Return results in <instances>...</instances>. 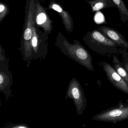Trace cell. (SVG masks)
Instances as JSON below:
<instances>
[{"mask_svg":"<svg viewBox=\"0 0 128 128\" xmlns=\"http://www.w3.org/2000/svg\"><path fill=\"white\" fill-rule=\"evenodd\" d=\"M55 46L72 60L90 71H95L90 54L78 40H74L73 43H70L62 33L59 32L56 37Z\"/></svg>","mask_w":128,"mask_h":128,"instance_id":"cell-1","label":"cell"},{"mask_svg":"<svg viewBox=\"0 0 128 128\" xmlns=\"http://www.w3.org/2000/svg\"><path fill=\"white\" fill-rule=\"evenodd\" d=\"M34 12V0H26L24 24L21 38L20 47L19 49L21 53L22 60L27 63L28 67L33 59L31 42L35 25Z\"/></svg>","mask_w":128,"mask_h":128,"instance_id":"cell-2","label":"cell"},{"mask_svg":"<svg viewBox=\"0 0 128 128\" xmlns=\"http://www.w3.org/2000/svg\"><path fill=\"white\" fill-rule=\"evenodd\" d=\"M83 41L90 50L102 56L110 57L119 52V46L98 29L88 31L84 36Z\"/></svg>","mask_w":128,"mask_h":128,"instance_id":"cell-3","label":"cell"},{"mask_svg":"<svg viewBox=\"0 0 128 128\" xmlns=\"http://www.w3.org/2000/svg\"><path fill=\"white\" fill-rule=\"evenodd\" d=\"M13 84V77L10 70L9 61L2 45L0 46V92H2L8 101L13 96L11 87Z\"/></svg>","mask_w":128,"mask_h":128,"instance_id":"cell-4","label":"cell"},{"mask_svg":"<svg viewBox=\"0 0 128 128\" xmlns=\"http://www.w3.org/2000/svg\"><path fill=\"white\" fill-rule=\"evenodd\" d=\"M92 119L96 121L116 123L128 120V104L120 103L94 115Z\"/></svg>","mask_w":128,"mask_h":128,"instance_id":"cell-5","label":"cell"},{"mask_svg":"<svg viewBox=\"0 0 128 128\" xmlns=\"http://www.w3.org/2000/svg\"><path fill=\"white\" fill-rule=\"evenodd\" d=\"M65 98L72 99L78 115L84 113L86 106L87 100L83 88L76 78H72L68 85Z\"/></svg>","mask_w":128,"mask_h":128,"instance_id":"cell-6","label":"cell"},{"mask_svg":"<svg viewBox=\"0 0 128 128\" xmlns=\"http://www.w3.org/2000/svg\"><path fill=\"white\" fill-rule=\"evenodd\" d=\"M48 34L41 31L35 25L32 37V44L33 59L42 60L45 58L48 52Z\"/></svg>","mask_w":128,"mask_h":128,"instance_id":"cell-7","label":"cell"},{"mask_svg":"<svg viewBox=\"0 0 128 128\" xmlns=\"http://www.w3.org/2000/svg\"><path fill=\"white\" fill-rule=\"evenodd\" d=\"M35 5L34 21L35 25L41 28L43 31L50 34L53 30V21L48 12V8L43 6L40 0H34Z\"/></svg>","mask_w":128,"mask_h":128,"instance_id":"cell-8","label":"cell"},{"mask_svg":"<svg viewBox=\"0 0 128 128\" xmlns=\"http://www.w3.org/2000/svg\"><path fill=\"white\" fill-rule=\"evenodd\" d=\"M99 64L105 72L108 80L112 85L128 95V84L117 72L114 68L105 61H101Z\"/></svg>","mask_w":128,"mask_h":128,"instance_id":"cell-9","label":"cell"},{"mask_svg":"<svg viewBox=\"0 0 128 128\" xmlns=\"http://www.w3.org/2000/svg\"><path fill=\"white\" fill-rule=\"evenodd\" d=\"M48 8L49 10H54L58 13L62 21L65 30L67 32H71L73 31L74 28L73 19L68 12L65 10L59 3L55 1V0L50 1Z\"/></svg>","mask_w":128,"mask_h":128,"instance_id":"cell-10","label":"cell"},{"mask_svg":"<svg viewBox=\"0 0 128 128\" xmlns=\"http://www.w3.org/2000/svg\"><path fill=\"white\" fill-rule=\"evenodd\" d=\"M98 29L107 37L116 43L119 46L128 50V42L120 33L114 28L101 26Z\"/></svg>","mask_w":128,"mask_h":128,"instance_id":"cell-11","label":"cell"},{"mask_svg":"<svg viewBox=\"0 0 128 128\" xmlns=\"http://www.w3.org/2000/svg\"><path fill=\"white\" fill-rule=\"evenodd\" d=\"M86 2L90 6L91 11L93 13L103 9L116 7L112 0H86Z\"/></svg>","mask_w":128,"mask_h":128,"instance_id":"cell-12","label":"cell"},{"mask_svg":"<svg viewBox=\"0 0 128 128\" xmlns=\"http://www.w3.org/2000/svg\"><path fill=\"white\" fill-rule=\"evenodd\" d=\"M112 63L114 68L119 74L123 78L128 84V72L122 65V62L116 55H113Z\"/></svg>","mask_w":128,"mask_h":128,"instance_id":"cell-13","label":"cell"},{"mask_svg":"<svg viewBox=\"0 0 128 128\" xmlns=\"http://www.w3.org/2000/svg\"><path fill=\"white\" fill-rule=\"evenodd\" d=\"M118 9L120 20L124 23L128 22V9L123 0H112Z\"/></svg>","mask_w":128,"mask_h":128,"instance_id":"cell-14","label":"cell"},{"mask_svg":"<svg viewBox=\"0 0 128 128\" xmlns=\"http://www.w3.org/2000/svg\"><path fill=\"white\" fill-rule=\"evenodd\" d=\"M9 7L6 4L0 3V24L9 12Z\"/></svg>","mask_w":128,"mask_h":128,"instance_id":"cell-15","label":"cell"},{"mask_svg":"<svg viewBox=\"0 0 128 128\" xmlns=\"http://www.w3.org/2000/svg\"><path fill=\"white\" fill-rule=\"evenodd\" d=\"M126 48H123L119 50L121 55L122 62H121L123 67L128 72V52Z\"/></svg>","mask_w":128,"mask_h":128,"instance_id":"cell-16","label":"cell"},{"mask_svg":"<svg viewBox=\"0 0 128 128\" xmlns=\"http://www.w3.org/2000/svg\"><path fill=\"white\" fill-rule=\"evenodd\" d=\"M6 127L10 128H30V126L28 125L22 123L10 124L8 125Z\"/></svg>","mask_w":128,"mask_h":128,"instance_id":"cell-17","label":"cell"},{"mask_svg":"<svg viewBox=\"0 0 128 128\" xmlns=\"http://www.w3.org/2000/svg\"><path fill=\"white\" fill-rule=\"evenodd\" d=\"M50 1H54V0H50Z\"/></svg>","mask_w":128,"mask_h":128,"instance_id":"cell-18","label":"cell"},{"mask_svg":"<svg viewBox=\"0 0 128 128\" xmlns=\"http://www.w3.org/2000/svg\"><path fill=\"white\" fill-rule=\"evenodd\" d=\"M126 1H127V2H128V0H126Z\"/></svg>","mask_w":128,"mask_h":128,"instance_id":"cell-19","label":"cell"}]
</instances>
